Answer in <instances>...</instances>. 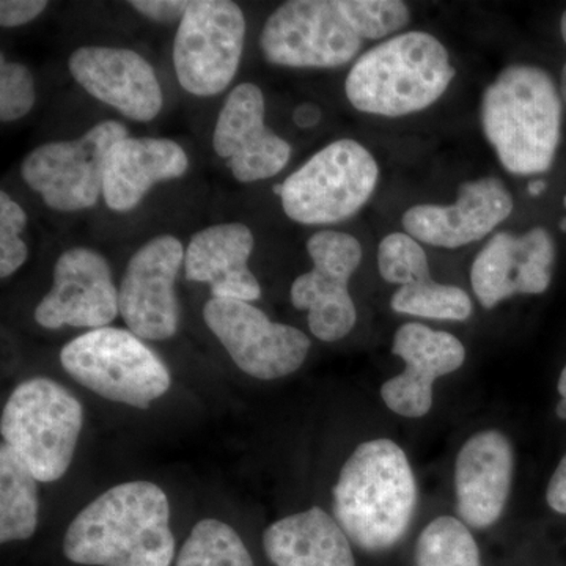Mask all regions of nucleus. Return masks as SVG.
Segmentation results:
<instances>
[{"label":"nucleus","instance_id":"1","mask_svg":"<svg viewBox=\"0 0 566 566\" xmlns=\"http://www.w3.org/2000/svg\"><path fill=\"white\" fill-rule=\"evenodd\" d=\"M63 554L85 566H170L175 536L161 486L128 482L93 499L71 521Z\"/></svg>","mask_w":566,"mask_h":566},{"label":"nucleus","instance_id":"2","mask_svg":"<svg viewBox=\"0 0 566 566\" xmlns=\"http://www.w3.org/2000/svg\"><path fill=\"white\" fill-rule=\"evenodd\" d=\"M417 483L408 455L392 439L365 441L342 465L333 490L334 517L365 553L403 538L415 517Z\"/></svg>","mask_w":566,"mask_h":566},{"label":"nucleus","instance_id":"3","mask_svg":"<svg viewBox=\"0 0 566 566\" xmlns=\"http://www.w3.org/2000/svg\"><path fill=\"white\" fill-rule=\"evenodd\" d=\"M560 93L546 70L510 65L488 85L480 120L488 144L506 172L517 177L545 174L562 139Z\"/></svg>","mask_w":566,"mask_h":566},{"label":"nucleus","instance_id":"4","mask_svg":"<svg viewBox=\"0 0 566 566\" xmlns=\"http://www.w3.org/2000/svg\"><path fill=\"white\" fill-rule=\"evenodd\" d=\"M457 69L431 33H400L376 44L354 63L345 93L354 109L398 118L433 106L455 80Z\"/></svg>","mask_w":566,"mask_h":566},{"label":"nucleus","instance_id":"5","mask_svg":"<svg viewBox=\"0 0 566 566\" xmlns=\"http://www.w3.org/2000/svg\"><path fill=\"white\" fill-rule=\"evenodd\" d=\"M84 427V408L66 387L36 376L14 387L3 406V444L18 453L41 483L69 471Z\"/></svg>","mask_w":566,"mask_h":566},{"label":"nucleus","instance_id":"6","mask_svg":"<svg viewBox=\"0 0 566 566\" xmlns=\"http://www.w3.org/2000/svg\"><path fill=\"white\" fill-rule=\"evenodd\" d=\"M61 364L85 389L137 409L150 408L172 386L161 357L132 331L118 327H99L73 338L62 348Z\"/></svg>","mask_w":566,"mask_h":566},{"label":"nucleus","instance_id":"7","mask_svg":"<svg viewBox=\"0 0 566 566\" xmlns=\"http://www.w3.org/2000/svg\"><path fill=\"white\" fill-rule=\"evenodd\" d=\"M378 180V163L363 144L335 140L282 182L283 212L303 226L346 221L371 199Z\"/></svg>","mask_w":566,"mask_h":566},{"label":"nucleus","instance_id":"8","mask_svg":"<svg viewBox=\"0 0 566 566\" xmlns=\"http://www.w3.org/2000/svg\"><path fill=\"white\" fill-rule=\"evenodd\" d=\"M128 137L120 122L104 120L74 140L46 142L33 148L21 164L25 185L40 193L51 210H88L103 196L107 155Z\"/></svg>","mask_w":566,"mask_h":566},{"label":"nucleus","instance_id":"9","mask_svg":"<svg viewBox=\"0 0 566 566\" xmlns=\"http://www.w3.org/2000/svg\"><path fill=\"white\" fill-rule=\"evenodd\" d=\"M245 18L230 0H193L174 40L177 80L191 95L207 98L226 91L240 69Z\"/></svg>","mask_w":566,"mask_h":566},{"label":"nucleus","instance_id":"10","mask_svg":"<svg viewBox=\"0 0 566 566\" xmlns=\"http://www.w3.org/2000/svg\"><path fill=\"white\" fill-rule=\"evenodd\" d=\"M363 43L338 0L282 3L260 35L264 61L285 69H338L359 54Z\"/></svg>","mask_w":566,"mask_h":566},{"label":"nucleus","instance_id":"11","mask_svg":"<svg viewBox=\"0 0 566 566\" xmlns=\"http://www.w3.org/2000/svg\"><path fill=\"white\" fill-rule=\"evenodd\" d=\"M203 319L234 365L262 381L300 370L311 352L307 334L290 324L273 322L245 301L211 297L205 304Z\"/></svg>","mask_w":566,"mask_h":566},{"label":"nucleus","instance_id":"12","mask_svg":"<svg viewBox=\"0 0 566 566\" xmlns=\"http://www.w3.org/2000/svg\"><path fill=\"white\" fill-rule=\"evenodd\" d=\"M308 255L314 268L294 279L292 304L307 312L308 327L318 340H342L357 322L349 281L363 263V245L345 232L323 230L308 238Z\"/></svg>","mask_w":566,"mask_h":566},{"label":"nucleus","instance_id":"13","mask_svg":"<svg viewBox=\"0 0 566 566\" xmlns=\"http://www.w3.org/2000/svg\"><path fill=\"white\" fill-rule=\"evenodd\" d=\"M186 251L172 234H159L137 249L118 290L123 322L142 340H169L178 333L181 305L175 292Z\"/></svg>","mask_w":566,"mask_h":566},{"label":"nucleus","instance_id":"14","mask_svg":"<svg viewBox=\"0 0 566 566\" xmlns=\"http://www.w3.org/2000/svg\"><path fill=\"white\" fill-rule=\"evenodd\" d=\"M118 290L102 253L71 248L59 256L52 286L35 308V322L44 329L109 326L117 315Z\"/></svg>","mask_w":566,"mask_h":566},{"label":"nucleus","instance_id":"15","mask_svg":"<svg viewBox=\"0 0 566 566\" xmlns=\"http://www.w3.org/2000/svg\"><path fill=\"white\" fill-rule=\"evenodd\" d=\"M266 103L259 85H237L216 122L212 148L240 182L270 180L285 169L292 145L268 128Z\"/></svg>","mask_w":566,"mask_h":566},{"label":"nucleus","instance_id":"16","mask_svg":"<svg viewBox=\"0 0 566 566\" xmlns=\"http://www.w3.org/2000/svg\"><path fill=\"white\" fill-rule=\"evenodd\" d=\"M556 243L535 227L523 234L495 233L471 268V283L482 307L494 308L516 294H542L553 282Z\"/></svg>","mask_w":566,"mask_h":566},{"label":"nucleus","instance_id":"17","mask_svg":"<svg viewBox=\"0 0 566 566\" xmlns=\"http://www.w3.org/2000/svg\"><path fill=\"white\" fill-rule=\"evenodd\" d=\"M515 208L512 192L494 177L465 181L450 205H416L405 211V232L419 243L458 249L482 241Z\"/></svg>","mask_w":566,"mask_h":566},{"label":"nucleus","instance_id":"18","mask_svg":"<svg viewBox=\"0 0 566 566\" xmlns=\"http://www.w3.org/2000/svg\"><path fill=\"white\" fill-rule=\"evenodd\" d=\"M69 69L88 95L129 120L151 122L163 109V88L156 71L136 51L82 46L70 55Z\"/></svg>","mask_w":566,"mask_h":566},{"label":"nucleus","instance_id":"19","mask_svg":"<svg viewBox=\"0 0 566 566\" xmlns=\"http://www.w3.org/2000/svg\"><path fill=\"white\" fill-rule=\"evenodd\" d=\"M392 354L403 360L400 375L387 379L381 398L387 408L406 419H420L433 408V386L442 376L463 367V342L446 331L406 323L394 335Z\"/></svg>","mask_w":566,"mask_h":566},{"label":"nucleus","instance_id":"20","mask_svg":"<svg viewBox=\"0 0 566 566\" xmlns=\"http://www.w3.org/2000/svg\"><path fill=\"white\" fill-rule=\"evenodd\" d=\"M515 453L510 439L499 430L472 434L455 461L457 513L465 526H494L512 493Z\"/></svg>","mask_w":566,"mask_h":566},{"label":"nucleus","instance_id":"21","mask_svg":"<svg viewBox=\"0 0 566 566\" xmlns=\"http://www.w3.org/2000/svg\"><path fill=\"white\" fill-rule=\"evenodd\" d=\"M255 238L241 222L216 223L191 238L185 255L186 279L208 283L211 296L252 303L262 296L249 268Z\"/></svg>","mask_w":566,"mask_h":566},{"label":"nucleus","instance_id":"22","mask_svg":"<svg viewBox=\"0 0 566 566\" xmlns=\"http://www.w3.org/2000/svg\"><path fill=\"white\" fill-rule=\"evenodd\" d=\"M188 169V155L178 142L128 136L117 142L107 155L104 202L115 212L133 211L156 185L177 180Z\"/></svg>","mask_w":566,"mask_h":566},{"label":"nucleus","instance_id":"23","mask_svg":"<svg viewBox=\"0 0 566 566\" xmlns=\"http://www.w3.org/2000/svg\"><path fill=\"white\" fill-rule=\"evenodd\" d=\"M274 566H356L352 539L319 506L275 521L263 534Z\"/></svg>","mask_w":566,"mask_h":566},{"label":"nucleus","instance_id":"24","mask_svg":"<svg viewBox=\"0 0 566 566\" xmlns=\"http://www.w3.org/2000/svg\"><path fill=\"white\" fill-rule=\"evenodd\" d=\"M39 480L9 446L0 447V542H24L39 526Z\"/></svg>","mask_w":566,"mask_h":566},{"label":"nucleus","instance_id":"25","mask_svg":"<svg viewBox=\"0 0 566 566\" xmlns=\"http://www.w3.org/2000/svg\"><path fill=\"white\" fill-rule=\"evenodd\" d=\"M416 566H483L471 527L460 517H436L417 539Z\"/></svg>","mask_w":566,"mask_h":566},{"label":"nucleus","instance_id":"26","mask_svg":"<svg viewBox=\"0 0 566 566\" xmlns=\"http://www.w3.org/2000/svg\"><path fill=\"white\" fill-rule=\"evenodd\" d=\"M177 566H253L240 534L219 520L199 521L186 538Z\"/></svg>","mask_w":566,"mask_h":566},{"label":"nucleus","instance_id":"27","mask_svg":"<svg viewBox=\"0 0 566 566\" xmlns=\"http://www.w3.org/2000/svg\"><path fill=\"white\" fill-rule=\"evenodd\" d=\"M395 314L439 319V322H465L472 315L471 296L455 285L430 281L400 286L390 300Z\"/></svg>","mask_w":566,"mask_h":566},{"label":"nucleus","instance_id":"28","mask_svg":"<svg viewBox=\"0 0 566 566\" xmlns=\"http://www.w3.org/2000/svg\"><path fill=\"white\" fill-rule=\"evenodd\" d=\"M378 270L394 285L430 281V263L422 244L411 234L395 232L382 238L378 248Z\"/></svg>","mask_w":566,"mask_h":566},{"label":"nucleus","instance_id":"29","mask_svg":"<svg viewBox=\"0 0 566 566\" xmlns=\"http://www.w3.org/2000/svg\"><path fill=\"white\" fill-rule=\"evenodd\" d=\"M342 11L363 40H381L400 32L411 21L401 0H338Z\"/></svg>","mask_w":566,"mask_h":566},{"label":"nucleus","instance_id":"30","mask_svg":"<svg viewBox=\"0 0 566 566\" xmlns=\"http://www.w3.org/2000/svg\"><path fill=\"white\" fill-rule=\"evenodd\" d=\"M28 214L6 191L0 192V277L17 273L28 262L29 248L22 240Z\"/></svg>","mask_w":566,"mask_h":566},{"label":"nucleus","instance_id":"31","mask_svg":"<svg viewBox=\"0 0 566 566\" xmlns=\"http://www.w3.org/2000/svg\"><path fill=\"white\" fill-rule=\"evenodd\" d=\"M35 81L32 71L20 62L0 59V120H21L35 106Z\"/></svg>","mask_w":566,"mask_h":566},{"label":"nucleus","instance_id":"32","mask_svg":"<svg viewBox=\"0 0 566 566\" xmlns=\"http://www.w3.org/2000/svg\"><path fill=\"white\" fill-rule=\"evenodd\" d=\"M128 6L147 20L172 24V22L182 20L189 2H182V0H133V2H128Z\"/></svg>","mask_w":566,"mask_h":566},{"label":"nucleus","instance_id":"33","mask_svg":"<svg viewBox=\"0 0 566 566\" xmlns=\"http://www.w3.org/2000/svg\"><path fill=\"white\" fill-rule=\"evenodd\" d=\"M44 0H2L0 2V24L13 29L29 24L46 10Z\"/></svg>","mask_w":566,"mask_h":566},{"label":"nucleus","instance_id":"34","mask_svg":"<svg viewBox=\"0 0 566 566\" xmlns=\"http://www.w3.org/2000/svg\"><path fill=\"white\" fill-rule=\"evenodd\" d=\"M546 501L554 512L566 516V453L551 476L546 490Z\"/></svg>","mask_w":566,"mask_h":566},{"label":"nucleus","instance_id":"35","mask_svg":"<svg viewBox=\"0 0 566 566\" xmlns=\"http://www.w3.org/2000/svg\"><path fill=\"white\" fill-rule=\"evenodd\" d=\"M323 120V111L318 104L303 103L293 111V122L297 128L312 129Z\"/></svg>","mask_w":566,"mask_h":566},{"label":"nucleus","instance_id":"36","mask_svg":"<svg viewBox=\"0 0 566 566\" xmlns=\"http://www.w3.org/2000/svg\"><path fill=\"white\" fill-rule=\"evenodd\" d=\"M557 390L562 398L557 403L556 412L558 419L566 420V365L562 370L560 378H558Z\"/></svg>","mask_w":566,"mask_h":566},{"label":"nucleus","instance_id":"37","mask_svg":"<svg viewBox=\"0 0 566 566\" xmlns=\"http://www.w3.org/2000/svg\"><path fill=\"white\" fill-rule=\"evenodd\" d=\"M547 185L543 180L531 181L527 185V191L532 197L542 196L546 191Z\"/></svg>","mask_w":566,"mask_h":566},{"label":"nucleus","instance_id":"38","mask_svg":"<svg viewBox=\"0 0 566 566\" xmlns=\"http://www.w3.org/2000/svg\"><path fill=\"white\" fill-rule=\"evenodd\" d=\"M560 91L562 98H564L566 103V65L564 66V71H562Z\"/></svg>","mask_w":566,"mask_h":566},{"label":"nucleus","instance_id":"39","mask_svg":"<svg viewBox=\"0 0 566 566\" xmlns=\"http://www.w3.org/2000/svg\"><path fill=\"white\" fill-rule=\"evenodd\" d=\"M560 31H562V36H564V41L566 43V10H565V13L562 14Z\"/></svg>","mask_w":566,"mask_h":566},{"label":"nucleus","instance_id":"40","mask_svg":"<svg viewBox=\"0 0 566 566\" xmlns=\"http://www.w3.org/2000/svg\"><path fill=\"white\" fill-rule=\"evenodd\" d=\"M558 227H560L562 232H566V218L562 219L560 226Z\"/></svg>","mask_w":566,"mask_h":566},{"label":"nucleus","instance_id":"41","mask_svg":"<svg viewBox=\"0 0 566 566\" xmlns=\"http://www.w3.org/2000/svg\"><path fill=\"white\" fill-rule=\"evenodd\" d=\"M564 205H565V208H566V197H565V199H564Z\"/></svg>","mask_w":566,"mask_h":566}]
</instances>
